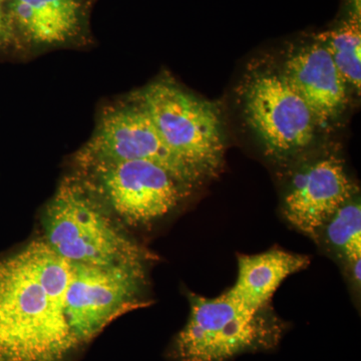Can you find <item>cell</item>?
I'll list each match as a JSON object with an SVG mask.
<instances>
[{
	"instance_id": "6",
	"label": "cell",
	"mask_w": 361,
	"mask_h": 361,
	"mask_svg": "<svg viewBox=\"0 0 361 361\" xmlns=\"http://www.w3.org/2000/svg\"><path fill=\"white\" fill-rule=\"evenodd\" d=\"M78 168L106 208L132 227L164 219L193 191L151 161H97Z\"/></svg>"
},
{
	"instance_id": "9",
	"label": "cell",
	"mask_w": 361,
	"mask_h": 361,
	"mask_svg": "<svg viewBox=\"0 0 361 361\" xmlns=\"http://www.w3.org/2000/svg\"><path fill=\"white\" fill-rule=\"evenodd\" d=\"M280 68L307 104L318 129L334 128L348 110L351 90L322 40L316 37L293 47Z\"/></svg>"
},
{
	"instance_id": "5",
	"label": "cell",
	"mask_w": 361,
	"mask_h": 361,
	"mask_svg": "<svg viewBox=\"0 0 361 361\" xmlns=\"http://www.w3.org/2000/svg\"><path fill=\"white\" fill-rule=\"evenodd\" d=\"M240 97L247 125L266 155L282 164L308 155L320 130L280 66L252 70L242 82Z\"/></svg>"
},
{
	"instance_id": "3",
	"label": "cell",
	"mask_w": 361,
	"mask_h": 361,
	"mask_svg": "<svg viewBox=\"0 0 361 361\" xmlns=\"http://www.w3.org/2000/svg\"><path fill=\"white\" fill-rule=\"evenodd\" d=\"M189 319L175 337L169 355L176 361H227L275 348L285 325L270 306L244 307L228 294L209 298L190 293Z\"/></svg>"
},
{
	"instance_id": "4",
	"label": "cell",
	"mask_w": 361,
	"mask_h": 361,
	"mask_svg": "<svg viewBox=\"0 0 361 361\" xmlns=\"http://www.w3.org/2000/svg\"><path fill=\"white\" fill-rule=\"evenodd\" d=\"M133 101L147 111L169 149L204 180L219 173L225 139L215 104L190 94L170 78L147 85Z\"/></svg>"
},
{
	"instance_id": "11",
	"label": "cell",
	"mask_w": 361,
	"mask_h": 361,
	"mask_svg": "<svg viewBox=\"0 0 361 361\" xmlns=\"http://www.w3.org/2000/svg\"><path fill=\"white\" fill-rule=\"evenodd\" d=\"M14 26L37 44H59L75 37L80 25L78 0H6Z\"/></svg>"
},
{
	"instance_id": "13",
	"label": "cell",
	"mask_w": 361,
	"mask_h": 361,
	"mask_svg": "<svg viewBox=\"0 0 361 361\" xmlns=\"http://www.w3.org/2000/svg\"><path fill=\"white\" fill-rule=\"evenodd\" d=\"M322 40L334 65L345 80L351 92L360 96L361 28L360 18L350 16L341 25L316 35Z\"/></svg>"
},
{
	"instance_id": "8",
	"label": "cell",
	"mask_w": 361,
	"mask_h": 361,
	"mask_svg": "<svg viewBox=\"0 0 361 361\" xmlns=\"http://www.w3.org/2000/svg\"><path fill=\"white\" fill-rule=\"evenodd\" d=\"M356 193L341 157L306 155L296 161L287 180L282 212L294 228L314 240L322 226Z\"/></svg>"
},
{
	"instance_id": "14",
	"label": "cell",
	"mask_w": 361,
	"mask_h": 361,
	"mask_svg": "<svg viewBox=\"0 0 361 361\" xmlns=\"http://www.w3.org/2000/svg\"><path fill=\"white\" fill-rule=\"evenodd\" d=\"M6 0H0V47H6L13 42L16 26L6 4Z\"/></svg>"
},
{
	"instance_id": "2",
	"label": "cell",
	"mask_w": 361,
	"mask_h": 361,
	"mask_svg": "<svg viewBox=\"0 0 361 361\" xmlns=\"http://www.w3.org/2000/svg\"><path fill=\"white\" fill-rule=\"evenodd\" d=\"M45 243L61 257L82 264H148L154 259L122 226L82 176L66 177L45 207Z\"/></svg>"
},
{
	"instance_id": "7",
	"label": "cell",
	"mask_w": 361,
	"mask_h": 361,
	"mask_svg": "<svg viewBox=\"0 0 361 361\" xmlns=\"http://www.w3.org/2000/svg\"><path fill=\"white\" fill-rule=\"evenodd\" d=\"M97 161H151L191 190L205 180L169 149L147 111L134 101L104 111L75 161L80 166Z\"/></svg>"
},
{
	"instance_id": "10",
	"label": "cell",
	"mask_w": 361,
	"mask_h": 361,
	"mask_svg": "<svg viewBox=\"0 0 361 361\" xmlns=\"http://www.w3.org/2000/svg\"><path fill=\"white\" fill-rule=\"evenodd\" d=\"M310 263L307 256L277 248L239 256L236 281L226 291L248 310H264L270 306L280 285L290 275L305 269Z\"/></svg>"
},
{
	"instance_id": "1",
	"label": "cell",
	"mask_w": 361,
	"mask_h": 361,
	"mask_svg": "<svg viewBox=\"0 0 361 361\" xmlns=\"http://www.w3.org/2000/svg\"><path fill=\"white\" fill-rule=\"evenodd\" d=\"M147 265L99 267L44 239L0 260V361H71L121 316L149 305Z\"/></svg>"
},
{
	"instance_id": "12",
	"label": "cell",
	"mask_w": 361,
	"mask_h": 361,
	"mask_svg": "<svg viewBox=\"0 0 361 361\" xmlns=\"http://www.w3.org/2000/svg\"><path fill=\"white\" fill-rule=\"evenodd\" d=\"M315 241L342 265L361 260V203L360 192L329 218L316 234Z\"/></svg>"
}]
</instances>
